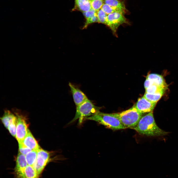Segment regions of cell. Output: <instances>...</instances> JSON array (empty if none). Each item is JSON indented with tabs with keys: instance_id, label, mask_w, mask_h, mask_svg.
Here are the masks:
<instances>
[{
	"instance_id": "6da1fadb",
	"label": "cell",
	"mask_w": 178,
	"mask_h": 178,
	"mask_svg": "<svg viewBox=\"0 0 178 178\" xmlns=\"http://www.w3.org/2000/svg\"><path fill=\"white\" fill-rule=\"evenodd\" d=\"M133 129L140 134L149 136H163L168 133L157 126L154 118L153 111L142 116Z\"/></svg>"
},
{
	"instance_id": "7a4b0ae2",
	"label": "cell",
	"mask_w": 178,
	"mask_h": 178,
	"mask_svg": "<svg viewBox=\"0 0 178 178\" xmlns=\"http://www.w3.org/2000/svg\"><path fill=\"white\" fill-rule=\"evenodd\" d=\"M86 119L94 121L107 127L114 130L126 129L114 113H107L99 111Z\"/></svg>"
},
{
	"instance_id": "3957f363",
	"label": "cell",
	"mask_w": 178,
	"mask_h": 178,
	"mask_svg": "<svg viewBox=\"0 0 178 178\" xmlns=\"http://www.w3.org/2000/svg\"><path fill=\"white\" fill-rule=\"evenodd\" d=\"M114 113L126 128L133 129L138 124L143 114L134 106L128 110Z\"/></svg>"
},
{
	"instance_id": "277c9868",
	"label": "cell",
	"mask_w": 178,
	"mask_h": 178,
	"mask_svg": "<svg viewBox=\"0 0 178 178\" xmlns=\"http://www.w3.org/2000/svg\"><path fill=\"white\" fill-rule=\"evenodd\" d=\"M99 111V108L88 99L81 104L76 106L75 116L70 123L78 119L79 124H81L84 119L93 115Z\"/></svg>"
},
{
	"instance_id": "5b68a950",
	"label": "cell",
	"mask_w": 178,
	"mask_h": 178,
	"mask_svg": "<svg viewBox=\"0 0 178 178\" xmlns=\"http://www.w3.org/2000/svg\"><path fill=\"white\" fill-rule=\"evenodd\" d=\"M122 13L117 12L108 15L106 24L116 34L119 26L122 24L127 23L126 19Z\"/></svg>"
},
{
	"instance_id": "8992f818",
	"label": "cell",
	"mask_w": 178,
	"mask_h": 178,
	"mask_svg": "<svg viewBox=\"0 0 178 178\" xmlns=\"http://www.w3.org/2000/svg\"><path fill=\"white\" fill-rule=\"evenodd\" d=\"M49 153L41 148L37 151L36 160L33 168L39 176L49 162Z\"/></svg>"
},
{
	"instance_id": "52a82bcc",
	"label": "cell",
	"mask_w": 178,
	"mask_h": 178,
	"mask_svg": "<svg viewBox=\"0 0 178 178\" xmlns=\"http://www.w3.org/2000/svg\"><path fill=\"white\" fill-rule=\"evenodd\" d=\"M17 124L16 138L18 143L22 142L27 134L28 129L24 117L17 112Z\"/></svg>"
},
{
	"instance_id": "ba28073f",
	"label": "cell",
	"mask_w": 178,
	"mask_h": 178,
	"mask_svg": "<svg viewBox=\"0 0 178 178\" xmlns=\"http://www.w3.org/2000/svg\"><path fill=\"white\" fill-rule=\"evenodd\" d=\"M28 165L25 155L19 153L15 168V173L18 178H26L25 170Z\"/></svg>"
},
{
	"instance_id": "9c48e42d",
	"label": "cell",
	"mask_w": 178,
	"mask_h": 178,
	"mask_svg": "<svg viewBox=\"0 0 178 178\" xmlns=\"http://www.w3.org/2000/svg\"><path fill=\"white\" fill-rule=\"evenodd\" d=\"M156 104L150 102L143 96L139 98L134 106L138 111L143 113L153 111Z\"/></svg>"
},
{
	"instance_id": "30bf717a",
	"label": "cell",
	"mask_w": 178,
	"mask_h": 178,
	"mask_svg": "<svg viewBox=\"0 0 178 178\" xmlns=\"http://www.w3.org/2000/svg\"><path fill=\"white\" fill-rule=\"evenodd\" d=\"M69 86L72 93L74 102L76 106L81 104L88 99L84 92L72 84L69 83Z\"/></svg>"
},
{
	"instance_id": "8fae6325",
	"label": "cell",
	"mask_w": 178,
	"mask_h": 178,
	"mask_svg": "<svg viewBox=\"0 0 178 178\" xmlns=\"http://www.w3.org/2000/svg\"><path fill=\"white\" fill-rule=\"evenodd\" d=\"M22 142L26 146L32 150H37L40 148L37 141L29 129L27 135Z\"/></svg>"
},
{
	"instance_id": "7c38bea8",
	"label": "cell",
	"mask_w": 178,
	"mask_h": 178,
	"mask_svg": "<svg viewBox=\"0 0 178 178\" xmlns=\"http://www.w3.org/2000/svg\"><path fill=\"white\" fill-rule=\"evenodd\" d=\"M104 3L107 4L118 12L124 14L126 9L125 4L120 0H104Z\"/></svg>"
},
{
	"instance_id": "4fadbf2b",
	"label": "cell",
	"mask_w": 178,
	"mask_h": 178,
	"mask_svg": "<svg viewBox=\"0 0 178 178\" xmlns=\"http://www.w3.org/2000/svg\"><path fill=\"white\" fill-rule=\"evenodd\" d=\"M146 78L151 80L153 84L166 89V84L163 77L161 75L156 74H150L147 75Z\"/></svg>"
},
{
	"instance_id": "5bb4252c",
	"label": "cell",
	"mask_w": 178,
	"mask_h": 178,
	"mask_svg": "<svg viewBox=\"0 0 178 178\" xmlns=\"http://www.w3.org/2000/svg\"><path fill=\"white\" fill-rule=\"evenodd\" d=\"M74 8L84 12L89 11L91 8L89 0H75Z\"/></svg>"
},
{
	"instance_id": "9a60e30c",
	"label": "cell",
	"mask_w": 178,
	"mask_h": 178,
	"mask_svg": "<svg viewBox=\"0 0 178 178\" xmlns=\"http://www.w3.org/2000/svg\"><path fill=\"white\" fill-rule=\"evenodd\" d=\"M97 12L91 8L89 11L83 13L86 19V22L84 28L86 27L89 24L96 22H98Z\"/></svg>"
},
{
	"instance_id": "2e32d148",
	"label": "cell",
	"mask_w": 178,
	"mask_h": 178,
	"mask_svg": "<svg viewBox=\"0 0 178 178\" xmlns=\"http://www.w3.org/2000/svg\"><path fill=\"white\" fill-rule=\"evenodd\" d=\"M15 116L10 111L8 110L4 111V114L1 118V119L7 129H8L10 122Z\"/></svg>"
},
{
	"instance_id": "e0dca14e",
	"label": "cell",
	"mask_w": 178,
	"mask_h": 178,
	"mask_svg": "<svg viewBox=\"0 0 178 178\" xmlns=\"http://www.w3.org/2000/svg\"><path fill=\"white\" fill-rule=\"evenodd\" d=\"M37 151L32 150L25 155L28 165L31 166L33 167L36 160Z\"/></svg>"
},
{
	"instance_id": "ac0fdd59",
	"label": "cell",
	"mask_w": 178,
	"mask_h": 178,
	"mask_svg": "<svg viewBox=\"0 0 178 178\" xmlns=\"http://www.w3.org/2000/svg\"><path fill=\"white\" fill-rule=\"evenodd\" d=\"M164 92H161L154 94H150L145 92L143 96L150 102L157 103L163 94Z\"/></svg>"
},
{
	"instance_id": "d6986e66",
	"label": "cell",
	"mask_w": 178,
	"mask_h": 178,
	"mask_svg": "<svg viewBox=\"0 0 178 178\" xmlns=\"http://www.w3.org/2000/svg\"><path fill=\"white\" fill-rule=\"evenodd\" d=\"M26 178H39V175L32 166L28 165L25 170Z\"/></svg>"
},
{
	"instance_id": "ffe728a7",
	"label": "cell",
	"mask_w": 178,
	"mask_h": 178,
	"mask_svg": "<svg viewBox=\"0 0 178 178\" xmlns=\"http://www.w3.org/2000/svg\"><path fill=\"white\" fill-rule=\"evenodd\" d=\"M166 89V88L153 84L145 89V92L150 94H154L159 92H164Z\"/></svg>"
},
{
	"instance_id": "44dd1931",
	"label": "cell",
	"mask_w": 178,
	"mask_h": 178,
	"mask_svg": "<svg viewBox=\"0 0 178 178\" xmlns=\"http://www.w3.org/2000/svg\"><path fill=\"white\" fill-rule=\"evenodd\" d=\"M17 124V117L15 116L10 122L8 128L10 134L14 137L16 136Z\"/></svg>"
},
{
	"instance_id": "7402d4cb",
	"label": "cell",
	"mask_w": 178,
	"mask_h": 178,
	"mask_svg": "<svg viewBox=\"0 0 178 178\" xmlns=\"http://www.w3.org/2000/svg\"><path fill=\"white\" fill-rule=\"evenodd\" d=\"M98 22L106 24L108 15L101 9L97 12Z\"/></svg>"
},
{
	"instance_id": "603a6c76",
	"label": "cell",
	"mask_w": 178,
	"mask_h": 178,
	"mask_svg": "<svg viewBox=\"0 0 178 178\" xmlns=\"http://www.w3.org/2000/svg\"><path fill=\"white\" fill-rule=\"evenodd\" d=\"M92 9L96 12L100 9L104 4L102 0H89Z\"/></svg>"
},
{
	"instance_id": "cb8c5ba5",
	"label": "cell",
	"mask_w": 178,
	"mask_h": 178,
	"mask_svg": "<svg viewBox=\"0 0 178 178\" xmlns=\"http://www.w3.org/2000/svg\"><path fill=\"white\" fill-rule=\"evenodd\" d=\"M19 149L20 153L26 155L27 154L32 150L31 149L26 146L22 142L19 143Z\"/></svg>"
},
{
	"instance_id": "d4e9b609",
	"label": "cell",
	"mask_w": 178,
	"mask_h": 178,
	"mask_svg": "<svg viewBox=\"0 0 178 178\" xmlns=\"http://www.w3.org/2000/svg\"><path fill=\"white\" fill-rule=\"evenodd\" d=\"M101 9L108 15L114 12H118L108 5L105 3L103 5Z\"/></svg>"
},
{
	"instance_id": "484cf974",
	"label": "cell",
	"mask_w": 178,
	"mask_h": 178,
	"mask_svg": "<svg viewBox=\"0 0 178 178\" xmlns=\"http://www.w3.org/2000/svg\"><path fill=\"white\" fill-rule=\"evenodd\" d=\"M153 84V83L151 80L146 78L144 83V86L145 89Z\"/></svg>"
},
{
	"instance_id": "4316f807",
	"label": "cell",
	"mask_w": 178,
	"mask_h": 178,
	"mask_svg": "<svg viewBox=\"0 0 178 178\" xmlns=\"http://www.w3.org/2000/svg\"></svg>"
}]
</instances>
